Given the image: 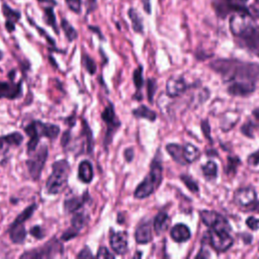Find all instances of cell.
Masks as SVG:
<instances>
[{
    "label": "cell",
    "instance_id": "6da1fadb",
    "mask_svg": "<svg viewBox=\"0 0 259 259\" xmlns=\"http://www.w3.org/2000/svg\"><path fill=\"white\" fill-rule=\"evenodd\" d=\"M211 68L227 82L259 80V65L234 59H219L211 63Z\"/></svg>",
    "mask_w": 259,
    "mask_h": 259
},
{
    "label": "cell",
    "instance_id": "7a4b0ae2",
    "mask_svg": "<svg viewBox=\"0 0 259 259\" xmlns=\"http://www.w3.org/2000/svg\"><path fill=\"white\" fill-rule=\"evenodd\" d=\"M162 181V165L158 156L153 160L150 173L146 176L142 183L136 188L134 196L136 199H146L159 187Z\"/></svg>",
    "mask_w": 259,
    "mask_h": 259
},
{
    "label": "cell",
    "instance_id": "3957f363",
    "mask_svg": "<svg viewBox=\"0 0 259 259\" xmlns=\"http://www.w3.org/2000/svg\"><path fill=\"white\" fill-rule=\"evenodd\" d=\"M52 168L53 170L47 180L46 186L50 194H57L62 192L67 185L70 166L66 160H59L55 162Z\"/></svg>",
    "mask_w": 259,
    "mask_h": 259
},
{
    "label": "cell",
    "instance_id": "277c9868",
    "mask_svg": "<svg viewBox=\"0 0 259 259\" xmlns=\"http://www.w3.org/2000/svg\"><path fill=\"white\" fill-rule=\"evenodd\" d=\"M231 226L228 221L217 225L209 231L211 246L218 252H225L233 245V238L230 235Z\"/></svg>",
    "mask_w": 259,
    "mask_h": 259
},
{
    "label": "cell",
    "instance_id": "5b68a950",
    "mask_svg": "<svg viewBox=\"0 0 259 259\" xmlns=\"http://www.w3.org/2000/svg\"><path fill=\"white\" fill-rule=\"evenodd\" d=\"M231 28L233 34L239 39L240 45L259 57V26L247 24Z\"/></svg>",
    "mask_w": 259,
    "mask_h": 259
},
{
    "label": "cell",
    "instance_id": "8992f818",
    "mask_svg": "<svg viewBox=\"0 0 259 259\" xmlns=\"http://www.w3.org/2000/svg\"><path fill=\"white\" fill-rule=\"evenodd\" d=\"M48 158V147L46 145H42L37 151L31 152L30 157L26 161V165L28 168V172L30 177L37 181L42 174L43 168L46 164Z\"/></svg>",
    "mask_w": 259,
    "mask_h": 259
},
{
    "label": "cell",
    "instance_id": "52a82bcc",
    "mask_svg": "<svg viewBox=\"0 0 259 259\" xmlns=\"http://www.w3.org/2000/svg\"><path fill=\"white\" fill-rule=\"evenodd\" d=\"M62 251V247L60 245V243L58 242V240H56L55 238L52 239L51 241L47 242L44 246L34 249V250H29L25 253H23L20 258H28V259H41V258H53L55 256L58 255L59 252Z\"/></svg>",
    "mask_w": 259,
    "mask_h": 259
},
{
    "label": "cell",
    "instance_id": "ba28073f",
    "mask_svg": "<svg viewBox=\"0 0 259 259\" xmlns=\"http://www.w3.org/2000/svg\"><path fill=\"white\" fill-rule=\"evenodd\" d=\"M102 118L108 127V131H107V135H106V142H105V145L108 146L112 142V138H113L114 134L117 132V130L120 128L121 123L115 114V110H114V107L112 104H110V106L103 112Z\"/></svg>",
    "mask_w": 259,
    "mask_h": 259
},
{
    "label": "cell",
    "instance_id": "9c48e42d",
    "mask_svg": "<svg viewBox=\"0 0 259 259\" xmlns=\"http://www.w3.org/2000/svg\"><path fill=\"white\" fill-rule=\"evenodd\" d=\"M87 219H88L87 216L83 212L76 213L71 221V227L63 234L62 239L65 241H68L71 240L72 238H75L79 234L83 227L86 225Z\"/></svg>",
    "mask_w": 259,
    "mask_h": 259
},
{
    "label": "cell",
    "instance_id": "30bf717a",
    "mask_svg": "<svg viewBox=\"0 0 259 259\" xmlns=\"http://www.w3.org/2000/svg\"><path fill=\"white\" fill-rule=\"evenodd\" d=\"M234 199L238 205L242 207H249L256 201V192L253 187H242L235 192Z\"/></svg>",
    "mask_w": 259,
    "mask_h": 259
},
{
    "label": "cell",
    "instance_id": "8fae6325",
    "mask_svg": "<svg viewBox=\"0 0 259 259\" xmlns=\"http://www.w3.org/2000/svg\"><path fill=\"white\" fill-rule=\"evenodd\" d=\"M255 82L253 81H235L231 82L228 92L234 96H246L255 90Z\"/></svg>",
    "mask_w": 259,
    "mask_h": 259
},
{
    "label": "cell",
    "instance_id": "7c38bea8",
    "mask_svg": "<svg viewBox=\"0 0 259 259\" xmlns=\"http://www.w3.org/2000/svg\"><path fill=\"white\" fill-rule=\"evenodd\" d=\"M21 94V84L0 81V99H17Z\"/></svg>",
    "mask_w": 259,
    "mask_h": 259
},
{
    "label": "cell",
    "instance_id": "4fadbf2b",
    "mask_svg": "<svg viewBox=\"0 0 259 259\" xmlns=\"http://www.w3.org/2000/svg\"><path fill=\"white\" fill-rule=\"evenodd\" d=\"M111 247L117 254H124L128 250V236L125 232L113 233L110 238Z\"/></svg>",
    "mask_w": 259,
    "mask_h": 259
},
{
    "label": "cell",
    "instance_id": "5bb4252c",
    "mask_svg": "<svg viewBox=\"0 0 259 259\" xmlns=\"http://www.w3.org/2000/svg\"><path fill=\"white\" fill-rule=\"evenodd\" d=\"M2 12H3V15L6 18L5 27H6L8 32H12L15 29V22H17L20 19L21 14L18 10L12 9L6 3L2 4Z\"/></svg>",
    "mask_w": 259,
    "mask_h": 259
},
{
    "label": "cell",
    "instance_id": "9a60e30c",
    "mask_svg": "<svg viewBox=\"0 0 259 259\" xmlns=\"http://www.w3.org/2000/svg\"><path fill=\"white\" fill-rule=\"evenodd\" d=\"M186 90V83L180 77H172L166 84V92L169 96L175 97Z\"/></svg>",
    "mask_w": 259,
    "mask_h": 259
},
{
    "label": "cell",
    "instance_id": "2e32d148",
    "mask_svg": "<svg viewBox=\"0 0 259 259\" xmlns=\"http://www.w3.org/2000/svg\"><path fill=\"white\" fill-rule=\"evenodd\" d=\"M135 238L137 243L139 244H147L152 240V231H151L150 222H144L138 226Z\"/></svg>",
    "mask_w": 259,
    "mask_h": 259
},
{
    "label": "cell",
    "instance_id": "e0dca14e",
    "mask_svg": "<svg viewBox=\"0 0 259 259\" xmlns=\"http://www.w3.org/2000/svg\"><path fill=\"white\" fill-rule=\"evenodd\" d=\"M38 133L41 137L45 136L50 139H55L60 133V128L53 124H44L42 122H35Z\"/></svg>",
    "mask_w": 259,
    "mask_h": 259
},
{
    "label": "cell",
    "instance_id": "ac0fdd59",
    "mask_svg": "<svg viewBox=\"0 0 259 259\" xmlns=\"http://www.w3.org/2000/svg\"><path fill=\"white\" fill-rule=\"evenodd\" d=\"M24 130H25V133L29 137V141L27 143V151H28V153H31L37 149V146L40 142L41 136L38 133V130H37L35 122H32L28 126H26Z\"/></svg>",
    "mask_w": 259,
    "mask_h": 259
},
{
    "label": "cell",
    "instance_id": "d6986e66",
    "mask_svg": "<svg viewBox=\"0 0 259 259\" xmlns=\"http://www.w3.org/2000/svg\"><path fill=\"white\" fill-rule=\"evenodd\" d=\"M170 235H171V238L175 242L182 243V242L189 240L191 233H190V230L188 229L187 226H185L183 224H177L171 229Z\"/></svg>",
    "mask_w": 259,
    "mask_h": 259
},
{
    "label": "cell",
    "instance_id": "ffe728a7",
    "mask_svg": "<svg viewBox=\"0 0 259 259\" xmlns=\"http://www.w3.org/2000/svg\"><path fill=\"white\" fill-rule=\"evenodd\" d=\"M9 237L13 243L22 244L26 237V231L24 229L23 224L12 223L9 228Z\"/></svg>",
    "mask_w": 259,
    "mask_h": 259
},
{
    "label": "cell",
    "instance_id": "44dd1931",
    "mask_svg": "<svg viewBox=\"0 0 259 259\" xmlns=\"http://www.w3.org/2000/svg\"><path fill=\"white\" fill-rule=\"evenodd\" d=\"M78 177L84 183H89L93 178V167L87 160L82 161L78 167Z\"/></svg>",
    "mask_w": 259,
    "mask_h": 259
},
{
    "label": "cell",
    "instance_id": "7402d4cb",
    "mask_svg": "<svg viewBox=\"0 0 259 259\" xmlns=\"http://www.w3.org/2000/svg\"><path fill=\"white\" fill-rule=\"evenodd\" d=\"M169 217L167 215V213L165 212H160L155 220H154V229H155V232L158 234V235H161L163 234L167 228H168V225H169Z\"/></svg>",
    "mask_w": 259,
    "mask_h": 259
},
{
    "label": "cell",
    "instance_id": "603a6c76",
    "mask_svg": "<svg viewBox=\"0 0 259 259\" xmlns=\"http://www.w3.org/2000/svg\"><path fill=\"white\" fill-rule=\"evenodd\" d=\"M86 196L84 197H74L64 202V210L67 214H72L81 209L85 203Z\"/></svg>",
    "mask_w": 259,
    "mask_h": 259
},
{
    "label": "cell",
    "instance_id": "cb8c5ba5",
    "mask_svg": "<svg viewBox=\"0 0 259 259\" xmlns=\"http://www.w3.org/2000/svg\"><path fill=\"white\" fill-rule=\"evenodd\" d=\"M166 150L172 159L179 164H186V161L183 156V147L178 144H168L166 146Z\"/></svg>",
    "mask_w": 259,
    "mask_h": 259
},
{
    "label": "cell",
    "instance_id": "d4e9b609",
    "mask_svg": "<svg viewBox=\"0 0 259 259\" xmlns=\"http://www.w3.org/2000/svg\"><path fill=\"white\" fill-rule=\"evenodd\" d=\"M22 141H23V136L18 132H14L9 135L0 137V146H2L4 144L8 146H18L22 143Z\"/></svg>",
    "mask_w": 259,
    "mask_h": 259
},
{
    "label": "cell",
    "instance_id": "484cf974",
    "mask_svg": "<svg viewBox=\"0 0 259 259\" xmlns=\"http://www.w3.org/2000/svg\"><path fill=\"white\" fill-rule=\"evenodd\" d=\"M200 150L191 144H187L183 147V156L187 163H192L200 157Z\"/></svg>",
    "mask_w": 259,
    "mask_h": 259
},
{
    "label": "cell",
    "instance_id": "4316f807",
    "mask_svg": "<svg viewBox=\"0 0 259 259\" xmlns=\"http://www.w3.org/2000/svg\"><path fill=\"white\" fill-rule=\"evenodd\" d=\"M133 115L137 118H142V119H146L149 120L151 122H154L157 118V115L154 111L150 110L149 108H147L146 106H140L138 109L133 111Z\"/></svg>",
    "mask_w": 259,
    "mask_h": 259
},
{
    "label": "cell",
    "instance_id": "83f0119b",
    "mask_svg": "<svg viewBox=\"0 0 259 259\" xmlns=\"http://www.w3.org/2000/svg\"><path fill=\"white\" fill-rule=\"evenodd\" d=\"M61 27L63 28V30L65 32V36H66V38L68 39L69 42H73L77 39V37H78L77 30L70 24V22L67 19L63 18L61 20Z\"/></svg>",
    "mask_w": 259,
    "mask_h": 259
},
{
    "label": "cell",
    "instance_id": "f1b7e54d",
    "mask_svg": "<svg viewBox=\"0 0 259 259\" xmlns=\"http://www.w3.org/2000/svg\"><path fill=\"white\" fill-rule=\"evenodd\" d=\"M44 19L46 21V23L48 25H50L54 31L56 32V34L58 35L59 34V28H58V25H57V20H56V15L54 13V8L52 6H49V7H46L44 9Z\"/></svg>",
    "mask_w": 259,
    "mask_h": 259
},
{
    "label": "cell",
    "instance_id": "f546056e",
    "mask_svg": "<svg viewBox=\"0 0 259 259\" xmlns=\"http://www.w3.org/2000/svg\"><path fill=\"white\" fill-rule=\"evenodd\" d=\"M129 17L130 19L132 20V24H133V28L136 32H143V22H142V18L139 16L138 12L136 9L134 8H130L129 9Z\"/></svg>",
    "mask_w": 259,
    "mask_h": 259
},
{
    "label": "cell",
    "instance_id": "4dcf8cb0",
    "mask_svg": "<svg viewBox=\"0 0 259 259\" xmlns=\"http://www.w3.org/2000/svg\"><path fill=\"white\" fill-rule=\"evenodd\" d=\"M203 173L207 179H214L218 175V166L214 161H209L203 166Z\"/></svg>",
    "mask_w": 259,
    "mask_h": 259
},
{
    "label": "cell",
    "instance_id": "1f68e13d",
    "mask_svg": "<svg viewBox=\"0 0 259 259\" xmlns=\"http://www.w3.org/2000/svg\"><path fill=\"white\" fill-rule=\"evenodd\" d=\"M36 209H37V205H31V206L27 207L25 210H23V212H21L16 217V219L14 220L13 223H15V224H23V223H25L32 216V214L35 213Z\"/></svg>",
    "mask_w": 259,
    "mask_h": 259
},
{
    "label": "cell",
    "instance_id": "d6a6232c",
    "mask_svg": "<svg viewBox=\"0 0 259 259\" xmlns=\"http://www.w3.org/2000/svg\"><path fill=\"white\" fill-rule=\"evenodd\" d=\"M180 178H181V181L187 186V188L190 191H192L193 193H198L200 191L198 183L194 181L190 176H188V175H181Z\"/></svg>",
    "mask_w": 259,
    "mask_h": 259
},
{
    "label": "cell",
    "instance_id": "836d02e7",
    "mask_svg": "<svg viewBox=\"0 0 259 259\" xmlns=\"http://www.w3.org/2000/svg\"><path fill=\"white\" fill-rule=\"evenodd\" d=\"M83 64L86 68V70L90 73V74H94L96 71V65L95 62L87 55L83 56Z\"/></svg>",
    "mask_w": 259,
    "mask_h": 259
},
{
    "label": "cell",
    "instance_id": "e575fe53",
    "mask_svg": "<svg viewBox=\"0 0 259 259\" xmlns=\"http://www.w3.org/2000/svg\"><path fill=\"white\" fill-rule=\"evenodd\" d=\"M66 3L69 7L70 10H72L73 12L79 14L81 12V8H82V1L81 0H66Z\"/></svg>",
    "mask_w": 259,
    "mask_h": 259
},
{
    "label": "cell",
    "instance_id": "d590c367",
    "mask_svg": "<svg viewBox=\"0 0 259 259\" xmlns=\"http://www.w3.org/2000/svg\"><path fill=\"white\" fill-rule=\"evenodd\" d=\"M142 72H143V68L141 66L134 71V76H133L134 84L136 85L138 90H140V88L143 86V75H142Z\"/></svg>",
    "mask_w": 259,
    "mask_h": 259
},
{
    "label": "cell",
    "instance_id": "8d00e7d4",
    "mask_svg": "<svg viewBox=\"0 0 259 259\" xmlns=\"http://www.w3.org/2000/svg\"><path fill=\"white\" fill-rule=\"evenodd\" d=\"M156 88H157L156 81L154 79H149L148 83H147V91H148V100H149L150 104L153 103V97H154Z\"/></svg>",
    "mask_w": 259,
    "mask_h": 259
},
{
    "label": "cell",
    "instance_id": "74e56055",
    "mask_svg": "<svg viewBox=\"0 0 259 259\" xmlns=\"http://www.w3.org/2000/svg\"><path fill=\"white\" fill-rule=\"evenodd\" d=\"M240 164V160L237 157H228V167H227V171H236L237 166Z\"/></svg>",
    "mask_w": 259,
    "mask_h": 259
},
{
    "label": "cell",
    "instance_id": "f35d334b",
    "mask_svg": "<svg viewBox=\"0 0 259 259\" xmlns=\"http://www.w3.org/2000/svg\"><path fill=\"white\" fill-rule=\"evenodd\" d=\"M83 126H84V132L87 136V145H88V151L91 152L92 151V147H93V143H92V134H91V131H90V128L88 127V125L84 122L83 123Z\"/></svg>",
    "mask_w": 259,
    "mask_h": 259
},
{
    "label": "cell",
    "instance_id": "ab89813d",
    "mask_svg": "<svg viewBox=\"0 0 259 259\" xmlns=\"http://www.w3.org/2000/svg\"><path fill=\"white\" fill-rule=\"evenodd\" d=\"M30 234H31V236H34L37 239H42L45 237V231L40 226L34 227V228L30 230Z\"/></svg>",
    "mask_w": 259,
    "mask_h": 259
},
{
    "label": "cell",
    "instance_id": "60d3db41",
    "mask_svg": "<svg viewBox=\"0 0 259 259\" xmlns=\"http://www.w3.org/2000/svg\"><path fill=\"white\" fill-rule=\"evenodd\" d=\"M96 257H97V258H115V255L112 254V253L108 250V248H106V247H101L100 250H99V252H97V254H96Z\"/></svg>",
    "mask_w": 259,
    "mask_h": 259
},
{
    "label": "cell",
    "instance_id": "b9f144b4",
    "mask_svg": "<svg viewBox=\"0 0 259 259\" xmlns=\"http://www.w3.org/2000/svg\"><path fill=\"white\" fill-rule=\"evenodd\" d=\"M248 163L252 166L259 165V149L248 157Z\"/></svg>",
    "mask_w": 259,
    "mask_h": 259
},
{
    "label": "cell",
    "instance_id": "7bdbcfd3",
    "mask_svg": "<svg viewBox=\"0 0 259 259\" xmlns=\"http://www.w3.org/2000/svg\"><path fill=\"white\" fill-rule=\"evenodd\" d=\"M202 129H203V133L204 135L207 137V139L212 142V137H211V127L208 121H203L202 123Z\"/></svg>",
    "mask_w": 259,
    "mask_h": 259
},
{
    "label": "cell",
    "instance_id": "ee69618b",
    "mask_svg": "<svg viewBox=\"0 0 259 259\" xmlns=\"http://www.w3.org/2000/svg\"><path fill=\"white\" fill-rule=\"evenodd\" d=\"M246 224L248 225V227L251 230H258V228H259V226H258L259 225V220L253 218V217L248 218V220L246 221Z\"/></svg>",
    "mask_w": 259,
    "mask_h": 259
},
{
    "label": "cell",
    "instance_id": "f6af8a7d",
    "mask_svg": "<svg viewBox=\"0 0 259 259\" xmlns=\"http://www.w3.org/2000/svg\"><path fill=\"white\" fill-rule=\"evenodd\" d=\"M77 257H78V258H91V257H93V255H92V253L90 252V249L87 248V247H85V248L77 255Z\"/></svg>",
    "mask_w": 259,
    "mask_h": 259
},
{
    "label": "cell",
    "instance_id": "bcb514c9",
    "mask_svg": "<svg viewBox=\"0 0 259 259\" xmlns=\"http://www.w3.org/2000/svg\"><path fill=\"white\" fill-rule=\"evenodd\" d=\"M125 157H126V160L128 162H131L134 158V151L132 148H129L125 151Z\"/></svg>",
    "mask_w": 259,
    "mask_h": 259
},
{
    "label": "cell",
    "instance_id": "7dc6e473",
    "mask_svg": "<svg viewBox=\"0 0 259 259\" xmlns=\"http://www.w3.org/2000/svg\"><path fill=\"white\" fill-rule=\"evenodd\" d=\"M86 3H87V11H88V13L93 11L96 8V3H97L96 0H86Z\"/></svg>",
    "mask_w": 259,
    "mask_h": 259
},
{
    "label": "cell",
    "instance_id": "c3c4849f",
    "mask_svg": "<svg viewBox=\"0 0 259 259\" xmlns=\"http://www.w3.org/2000/svg\"><path fill=\"white\" fill-rule=\"evenodd\" d=\"M142 3H143V7H144V10L146 11V13L150 14V13H151L150 0H142Z\"/></svg>",
    "mask_w": 259,
    "mask_h": 259
},
{
    "label": "cell",
    "instance_id": "681fc988",
    "mask_svg": "<svg viewBox=\"0 0 259 259\" xmlns=\"http://www.w3.org/2000/svg\"><path fill=\"white\" fill-rule=\"evenodd\" d=\"M249 211L251 212H256V213H259V202H254L252 205H250L249 207H247Z\"/></svg>",
    "mask_w": 259,
    "mask_h": 259
},
{
    "label": "cell",
    "instance_id": "f907efd6",
    "mask_svg": "<svg viewBox=\"0 0 259 259\" xmlns=\"http://www.w3.org/2000/svg\"><path fill=\"white\" fill-rule=\"evenodd\" d=\"M69 140H70V133H69V132L64 133L63 138H62V145L65 147V146L67 145V143H68Z\"/></svg>",
    "mask_w": 259,
    "mask_h": 259
},
{
    "label": "cell",
    "instance_id": "816d5d0a",
    "mask_svg": "<svg viewBox=\"0 0 259 259\" xmlns=\"http://www.w3.org/2000/svg\"><path fill=\"white\" fill-rule=\"evenodd\" d=\"M39 2H41V3H47V4H51V5H53V6H55V5H57V1L56 0H38Z\"/></svg>",
    "mask_w": 259,
    "mask_h": 259
},
{
    "label": "cell",
    "instance_id": "f5cc1de1",
    "mask_svg": "<svg viewBox=\"0 0 259 259\" xmlns=\"http://www.w3.org/2000/svg\"><path fill=\"white\" fill-rule=\"evenodd\" d=\"M207 257H210V253L207 252L205 249H202L201 253L198 254L197 258H207Z\"/></svg>",
    "mask_w": 259,
    "mask_h": 259
},
{
    "label": "cell",
    "instance_id": "db71d44e",
    "mask_svg": "<svg viewBox=\"0 0 259 259\" xmlns=\"http://www.w3.org/2000/svg\"><path fill=\"white\" fill-rule=\"evenodd\" d=\"M252 114H253V117H254L257 121H259V108H257L256 110H254Z\"/></svg>",
    "mask_w": 259,
    "mask_h": 259
},
{
    "label": "cell",
    "instance_id": "11a10c76",
    "mask_svg": "<svg viewBox=\"0 0 259 259\" xmlns=\"http://www.w3.org/2000/svg\"><path fill=\"white\" fill-rule=\"evenodd\" d=\"M248 1V0H236V2L241 4V5H244V3H246Z\"/></svg>",
    "mask_w": 259,
    "mask_h": 259
},
{
    "label": "cell",
    "instance_id": "9f6ffc18",
    "mask_svg": "<svg viewBox=\"0 0 259 259\" xmlns=\"http://www.w3.org/2000/svg\"><path fill=\"white\" fill-rule=\"evenodd\" d=\"M2 58H3V53L0 51V60H2Z\"/></svg>",
    "mask_w": 259,
    "mask_h": 259
},
{
    "label": "cell",
    "instance_id": "6f0895ef",
    "mask_svg": "<svg viewBox=\"0 0 259 259\" xmlns=\"http://www.w3.org/2000/svg\"><path fill=\"white\" fill-rule=\"evenodd\" d=\"M257 1H258V4H259V0H257Z\"/></svg>",
    "mask_w": 259,
    "mask_h": 259
}]
</instances>
